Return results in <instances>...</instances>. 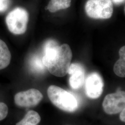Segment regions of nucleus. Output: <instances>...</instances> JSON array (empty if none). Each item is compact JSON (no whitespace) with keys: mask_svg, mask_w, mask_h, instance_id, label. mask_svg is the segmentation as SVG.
<instances>
[{"mask_svg":"<svg viewBox=\"0 0 125 125\" xmlns=\"http://www.w3.org/2000/svg\"><path fill=\"white\" fill-rule=\"evenodd\" d=\"M125 92L122 91L107 94L103 103V109L108 115L119 113L125 108Z\"/></svg>","mask_w":125,"mask_h":125,"instance_id":"5","label":"nucleus"},{"mask_svg":"<svg viewBox=\"0 0 125 125\" xmlns=\"http://www.w3.org/2000/svg\"><path fill=\"white\" fill-rule=\"evenodd\" d=\"M30 66L31 70L35 72L41 73L45 71V66L43 63L42 59L38 56H35L31 59Z\"/></svg>","mask_w":125,"mask_h":125,"instance_id":"12","label":"nucleus"},{"mask_svg":"<svg viewBox=\"0 0 125 125\" xmlns=\"http://www.w3.org/2000/svg\"><path fill=\"white\" fill-rule=\"evenodd\" d=\"M68 73L70 75L69 83L73 89H78L83 84L85 69L82 64L78 63L71 64Z\"/></svg>","mask_w":125,"mask_h":125,"instance_id":"8","label":"nucleus"},{"mask_svg":"<svg viewBox=\"0 0 125 125\" xmlns=\"http://www.w3.org/2000/svg\"><path fill=\"white\" fill-rule=\"evenodd\" d=\"M50 101L56 107L63 111L72 112L76 111L78 104L72 94L55 85H51L47 90Z\"/></svg>","mask_w":125,"mask_h":125,"instance_id":"2","label":"nucleus"},{"mask_svg":"<svg viewBox=\"0 0 125 125\" xmlns=\"http://www.w3.org/2000/svg\"><path fill=\"white\" fill-rule=\"evenodd\" d=\"M125 0H112V1L116 4H120L122 3Z\"/></svg>","mask_w":125,"mask_h":125,"instance_id":"17","label":"nucleus"},{"mask_svg":"<svg viewBox=\"0 0 125 125\" xmlns=\"http://www.w3.org/2000/svg\"><path fill=\"white\" fill-rule=\"evenodd\" d=\"M125 108L121 111L120 115V120L123 122L125 121Z\"/></svg>","mask_w":125,"mask_h":125,"instance_id":"16","label":"nucleus"},{"mask_svg":"<svg viewBox=\"0 0 125 125\" xmlns=\"http://www.w3.org/2000/svg\"><path fill=\"white\" fill-rule=\"evenodd\" d=\"M11 59V55L7 45L0 39V70L9 65Z\"/></svg>","mask_w":125,"mask_h":125,"instance_id":"9","label":"nucleus"},{"mask_svg":"<svg viewBox=\"0 0 125 125\" xmlns=\"http://www.w3.org/2000/svg\"><path fill=\"white\" fill-rule=\"evenodd\" d=\"M72 3V0H50L47 9L51 13L69 8Z\"/></svg>","mask_w":125,"mask_h":125,"instance_id":"10","label":"nucleus"},{"mask_svg":"<svg viewBox=\"0 0 125 125\" xmlns=\"http://www.w3.org/2000/svg\"><path fill=\"white\" fill-rule=\"evenodd\" d=\"M120 59L115 64L114 71L117 76L121 77L125 76V57H120Z\"/></svg>","mask_w":125,"mask_h":125,"instance_id":"13","label":"nucleus"},{"mask_svg":"<svg viewBox=\"0 0 125 125\" xmlns=\"http://www.w3.org/2000/svg\"><path fill=\"white\" fill-rule=\"evenodd\" d=\"M28 13L21 8H17L9 13L6 18V22L11 32L14 34H22L27 29Z\"/></svg>","mask_w":125,"mask_h":125,"instance_id":"4","label":"nucleus"},{"mask_svg":"<svg viewBox=\"0 0 125 125\" xmlns=\"http://www.w3.org/2000/svg\"><path fill=\"white\" fill-rule=\"evenodd\" d=\"M85 10L90 18L108 19L113 15L114 7L111 0H88Z\"/></svg>","mask_w":125,"mask_h":125,"instance_id":"3","label":"nucleus"},{"mask_svg":"<svg viewBox=\"0 0 125 125\" xmlns=\"http://www.w3.org/2000/svg\"><path fill=\"white\" fill-rule=\"evenodd\" d=\"M103 86L104 83L101 76L97 73H92L86 80V94L90 98H97L103 93Z\"/></svg>","mask_w":125,"mask_h":125,"instance_id":"7","label":"nucleus"},{"mask_svg":"<svg viewBox=\"0 0 125 125\" xmlns=\"http://www.w3.org/2000/svg\"><path fill=\"white\" fill-rule=\"evenodd\" d=\"M10 0H0V12H3L8 9Z\"/></svg>","mask_w":125,"mask_h":125,"instance_id":"15","label":"nucleus"},{"mask_svg":"<svg viewBox=\"0 0 125 125\" xmlns=\"http://www.w3.org/2000/svg\"><path fill=\"white\" fill-rule=\"evenodd\" d=\"M41 120L39 114L34 111L30 110L27 112L21 121L16 125H37Z\"/></svg>","mask_w":125,"mask_h":125,"instance_id":"11","label":"nucleus"},{"mask_svg":"<svg viewBox=\"0 0 125 125\" xmlns=\"http://www.w3.org/2000/svg\"><path fill=\"white\" fill-rule=\"evenodd\" d=\"M44 52L42 62L49 72L58 77L65 76L72 57L70 46L66 44L59 46L54 40H48L45 44Z\"/></svg>","mask_w":125,"mask_h":125,"instance_id":"1","label":"nucleus"},{"mask_svg":"<svg viewBox=\"0 0 125 125\" xmlns=\"http://www.w3.org/2000/svg\"><path fill=\"white\" fill-rule=\"evenodd\" d=\"M8 114V107L3 103H0V121H1L7 117Z\"/></svg>","mask_w":125,"mask_h":125,"instance_id":"14","label":"nucleus"},{"mask_svg":"<svg viewBox=\"0 0 125 125\" xmlns=\"http://www.w3.org/2000/svg\"><path fill=\"white\" fill-rule=\"evenodd\" d=\"M43 97V94L39 90L31 89L16 94L14 96V102L19 107H31L37 105Z\"/></svg>","mask_w":125,"mask_h":125,"instance_id":"6","label":"nucleus"}]
</instances>
